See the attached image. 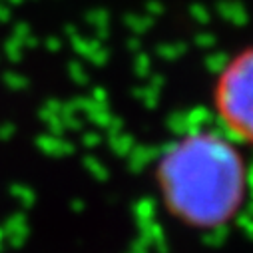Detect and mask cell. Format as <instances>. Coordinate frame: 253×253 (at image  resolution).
I'll list each match as a JSON object with an SVG mask.
<instances>
[{"instance_id":"cell-1","label":"cell","mask_w":253,"mask_h":253,"mask_svg":"<svg viewBox=\"0 0 253 253\" xmlns=\"http://www.w3.org/2000/svg\"><path fill=\"white\" fill-rule=\"evenodd\" d=\"M156 181L168 211L198 229L225 225L245 198V164L239 150L213 132L187 134L160 158Z\"/></svg>"},{"instance_id":"cell-2","label":"cell","mask_w":253,"mask_h":253,"mask_svg":"<svg viewBox=\"0 0 253 253\" xmlns=\"http://www.w3.org/2000/svg\"><path fill=\"white\" fill-rule=\"evenodd\" d=\"M251 88L253 52L243 48L219 72L213 88V106L225 134L241 144L251 142Z\"/></svg>"}]
</instances>
